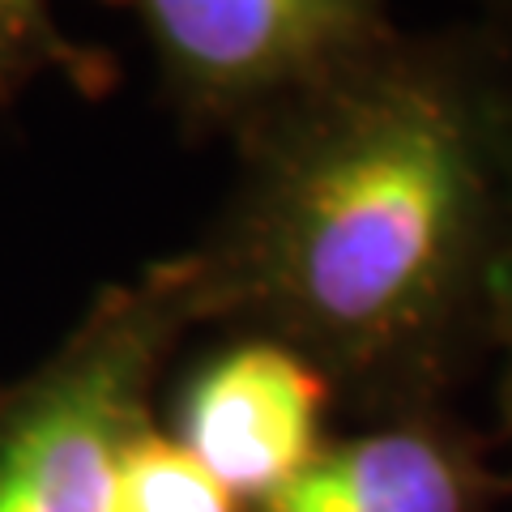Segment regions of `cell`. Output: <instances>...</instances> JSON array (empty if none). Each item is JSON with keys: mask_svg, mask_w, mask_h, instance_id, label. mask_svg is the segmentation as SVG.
<instances>
[{"mask_svg": "<svg viewBox=\"0 0 512 512\" xmlns=\"http://www.w3.org/2000/svg\"><path fill=\"white\" fill-rule=\"evenodd\" d=\"M111 512H248L163 423L133 431L116 461Z\"/></svg>", "mask_w": 512, "mask_h": 512, "instance_id": "7", "label": "cell"}, {"mask_svg": "<svg viewBox=\"0 0 512 512\" xmlns=\"http://www.w3.org/2000/svg\"><path fill=\"white\" fill-rule=\"evenodd\" d=\"M487 359L495 367V457L512 478V124L504 154V218H500V252H495L491 282V346Z\"/></svg>", "mask_w": 512, "mask_h": 512, "instance_id": "8", "label": "cell"}, {"mask_svg": "<svg viewBox=\"0 0 512 512\" xmlns=\"http://www.w3.org/2000/svg\"><path fill=\"white\" fill-rule=\"evenodd\" d=\"M474 9H478V26L512 52V0H474Z\"/></svg>", "mask_w": 512, "mask_h": 512, "instance_id": "9", "label": "cell"}, {"mask_svg": "<svg viewBox=\"0 0 512 512\" xmlns=\"http://www.w3.org/2000/svg\"><path fill=\"white\" fill-rule=\"evenodd\" d=\"M512 500L495 444L453 406L329 436L291 483L248 512H495Z\"/></svg>", "mask_w": 512, "mask_h": 512, "instance_id": "5", "label": "cell"}, {"mask_svg": "<svg viewBox=\"0 0 512 512\" xmlns=\"http://www.w3.org/2000/svg\"><path fill=\"white\" fill-rule=\"evenodd\" d=\"M43 77L99 99L116 86V64L60 26L52 0H0V111H13Z\"/></svg>", "mask_w": 512, "mask_h": 512, "instance_id": "6", "label": "cell"}, {"mask_svg": "<svg viewBox=\"0 0 512 512\" xmlns=\"http://www.w3.org/2000/svg\"><path fill=\"white\" fill-rule=\"evenodd\" d=\"M137 22L158 99L188 137L252 116L393 30V0H103Z\"/></svg>", "mask_w": 512, "mask_h": 512, "instance_id": "3", "label": "cell"}, {"mask_svg": "<svg viewBox=\"0 0 512 512\" xmlns=\"http://www.w3.org/2000/svg\"><path fill=\"white\" fill-rule=\"evenodd\" d=\"M333 406L329 380L291 346L227 333L175 380L163 427L252 508L320 453Z\"/></svg>", "mask_w": 512, "mask_h": 512, "instance_id": "4", "label": "cell"}, {"mask_svg": "<svg viewBox=\"0 0 512 512\" xmlns=\"http://www.w3.org/2000/svg\"><path fill=\"white\" fill-rule=\"evenodd\" d=\"M201 329L184 252L111 282L69 333L0 389V512H111L116 461L154 423L184 333Z\"/></svg>", "mask_w": 512, "mask_h": 512, "instance_id": "2", "label": "cell"}, {"mask_svg": "<svg viewBox=\"0 0 512 512\" xmlns=\"http://www.w3.org/2000/svg\"><path fill=\"white\" fill-rule=\"evenodd\" d=\"M512 52L483 26L389 30L231 137L184 261L201 329L303 355L363 423L453 406L491 346Z\"/></svg>", "mask_w": 512, "mask_h": 512, "instance_id": "1", "label": "cell"}]
</instances>
